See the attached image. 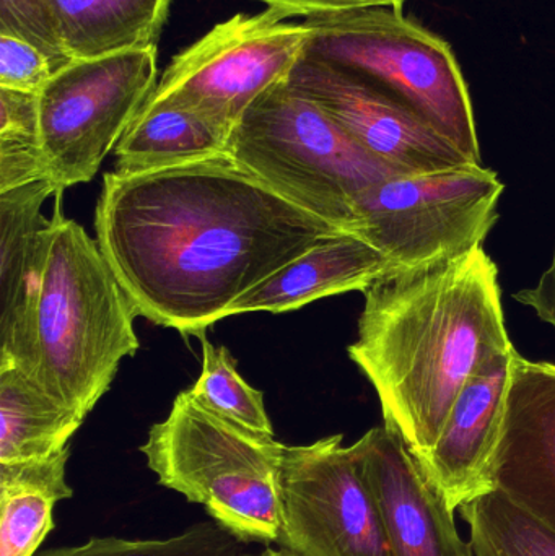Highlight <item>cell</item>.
<instances>
[{
	"mask_svg": "<svg viewBox=\"0 0 555 556\" xmlns=\"http://www.w3.org/2000/svg\"><path fill=\"white\" fill-rule=\"evenodd\" d=\"M72 61L159 46L172 0H49Z\"/></svg>",
	"mask_w": 555,
	"mask_h": 556,
	"instance_id": "obj_18",
	"label": "cell"
},
{
	"mask_svg": "<svg viewBox=\"0 0 555 556\" xmlns=\"http://www.w3.org/2000/svg\"><path fill=\"white\" fill-rule=\"evenodd\" d=\"M305 54L367 78L419 114L471 162L482 163L475 108L449 42L393 7L303 18Z\"/></svg>",
	"mask_w": 555,
	"mask_h": 556,
	"instance_id": "obj_6",
	"label": "cell"
},
{
	"mask_svg": "<svg viewBox=\"0 0 555 556\" xmlns=\"http://www.w3.org/2000/svg\"><path fill=\"white\" fill-rule=\"evenodd\" d=\"M71 450L41 459L0 463V556H36L54 529L59 502L72 498Z\"/></svg>",
	"mask_w": 555,
	"mask_h": 556,
	"instance_id": "obj_17",
	"label": "cell"
},
{
	"mask_svg": "<svg viewBox=\"0 0 555 556\" xmlns=\"http://www.w3.org/2000/svg\"><path fill=\"white\" fill-rule=\"evenodd\" d=\"M287 85L398 172H439L475 163L406 104L348 68L303 55Z\"/></svg>",
	"mask_w": 555,
	"mask_h": 556,
	"instance_id": "obj_11",
	"label": "cell"
},
{
	"mask_svg": "<svg viewBox=\"0 0 555 556\" xmlns=\"http://www.w3.org/2000/svg\"><path fill=\"white\" fill-rule=\"evenodd\" d=\"M504 191L482 163L401 173L358 195L354 235L381 253L391 273L439 266L482 247Z\"/></svg>",
	"mask_w": 555,
	"mask_h": 556,
	"instance_id": "obj_7",
	"label": "cell"
},
{
	"mask_svg": "<svg viewBox=\"0 0 555 556\" xmlns=\"http://www.w3.org/2000/svg\"><path fill=\"white\" fill-rule=\"evenodd\" d=\"M459 513L469 526L475 556H555L553 529L499 490L472 496Z\"/></svg>",
	"mask_w": 555,
	"mask_h": 556,
	"instance_id": "obj_21",
	"label": "cell"
},
{
	"mask_svg": "<svg viewBox=\"0 0 555 556\" xmlns=\"http://www.w3.org/2000/svg\"><path fill=\"white\" fill-rule=\"evenodd\" d=\"M228 137L195 114L176 108H142L114 149L121 176L163 172L227 156Z\"/></svg>",
	"mask_w": 555,
	"mask_h": 556,
	"instance_id": "obj_19",
	"label": "cell"
},
{
	"mask_svg": "<svg viewBox=\"0 0 555 556\" xmlns=\"http://www.w3.org/2000/svg\"><path fill=\"white\" fill-rule=\"evenodd\" d=\"M515 300L531 307L543 323L550 324L555 330V244L547 269L541 274L533 287L518 291Z\"/></svg>",
	"mask_w": 555,
	"mask_h": 556,
	"instance_id": "obj_27",
	"label": "cell"
},
{
	"mask_svg": "<svg viewBox=\"0 0 555 556\" xmlns=\"http://www.w3.org/2000/svg\"><path fill=\"white\" fill-rule=\"evenodd\" d=\"M59 189L51 179L0 194V368L35 371V314L48 256L51 218L42 205Z\"/></svg>",
	"mask_w": 555,
	"mask_h": 556,
	"instance_id": "obj_14",
	"label": "cell"
},
{
	"mask_svg": "<svg viewBox=\"0 0 555 556\" xmlns=\"http://www.w3.org/2000/svg\"><path fill=\"white\" fill-rule=\"evenodd\" d=\"M54 74L41 49L16 36L0 35V88L39 94Z\"/></svg>",
	"mask_w": 555,
	"mask_h": 556,
	"instance_id": "obj_26",
	"label": "cell"
},
{
	"mask_svg": "<svg viewBox=\"0 0 555 556\" xmlns=\"http://www.w3.org/2000/svg\"><path fill=\"white\" fill-rule=\"evenodd\" d=\"M342 441L286 446L276 545L297 556H394L357 450Z\"/></svg>",
	"mask_w": 555,
	"mask_h": 556,
	"instance_id": "obj_10",
	"label": "cell"
},
{
	"mask_svg": "<svg viewBox=\"0 0 555 556\" xmlns=\"http://www.w3.org/2000/svg\"><path fill=\"white\" fill-rule=\"evenodd\" d=\"M391 273L390 263L374 247L344 233L297 257L269 278L238 298L227 316L287 313L335 294L362 291Z\"/></svg>",
	"mask_w": 555,
	"mask_h": 556,
	"instance_id": "obj_16",
	"label": "cell"
},
{
	"mask_svg": "<svg viewBox=\"0 0 555 556\" xmlns=\"http://www.w3.org/2000/svg\"><path fill=\"white\" fill-rule=\"evenodd\" d=\"M36 556H248L247 544L217 522L202 521L168 539L127 541L93 538L80 545L49 548Z\"/></svg>",
	"mask_w": 555,
	"mask_h": 556,
	"instance_id": "obj_24",
	"label": "cell"
},
{
	"mask_svg": "<svg viewBox=\"0 0 555 556\" xmlns=\"http://www.w3.org/2000/svg\"><path fill=\"white\" fill-rule=\"evenodd\" d=\"M283 10L238 13L175 55L142 108L188 111L230 139L248 110L289 80L308 28Z\"/></svg>",
	"mask_w": 555,
	"mask_h": 556,
	"instance_id": "obj_8",
	"label": "cell"
},
{
	"mask_svg": "<svg viewBox=\"0 0 555 556\" xmlns=\"http://www.w3.org/2000/svg\"><path fill=\"white\" fill-rule=\"evenodd\" d=\"M0 35L31 42L51 59L55 72L72 62L49 0H0Z\"/></svg>",
	"mask_w": 555,
	"mask_h": 556,
	"instance_id": "obj_25",
	"label": "cell"
},
{
	"mask_svg": "<svg viewBox=\"0 0 555 556\" xmlns=\"http://www.w3.org/2000/svg\"><path fill=\"white\" fill-rule=\"evenodd\" d=\"M286 444L227 420L191 392L150 428L140 453L165 489L202 506L243 544H277L282 521Z\"/></svg>",
	"mask_w": 555,
	"mask_h": 556,
	"instance_id": "obj_4",
	"label": "cell"
},
{
	"mask_svg": "<svg viewBox=\"0 0 555 556\" xmlns=\"http://www.w3.org/2000/svg\"><path fill=\"white\" fill-rule=\"evenodd\" d=\"M227 153L280 198L351 235L357 225L358 195L401 175L362 149L287 81L270 88L244 113L228 139Z\"/></svg>",
	"mask_w": 555,
	"mask_h": 556,
	"instance_id": "obj_5",
	"label": "cell"
},
{
	"mask_svg": "<svg viewBox=\"0 0 555 556\" xmlns=\"http://www.w3.org/2000/svg\"><path fill=\"white\" fill-rule=\"evenodd\" d=\"M354 446L394 556H475L459 538L456 509L400 434L383 425Z\"/></svg>",
	"mask_w": 555,
	"mask_h": 556,
	"instance_id": "obj_12",
	"label": "cell"
},
{
	"mask_svg": "<svg viewBox=\"0 0 555 556\" xmlns=\"http://www.w3.org/2000/svg\"><path fill=\"white\" fill-rule=\"evenodd\" d=\"M518 355L515 349L497 356L466 384L422 463L453 509L485 492V473L501 437Z\"/></svg>",
	"mask_w": 555,
	"mask_h": 556,
	"instance_id": "obj_15",
	"label": "cell"
},
{
	"mask_svg": "<svg viewBox=\"0 0 555 556\" xmlns=\"http://www.w3.org/2000/svg\"><path fill=\"white\" fill-rule=\"evenodd\" d=\"M364 296L349 356L377 391L384 427L424 463L466 384L515 350L497 266L479 247L439 266L390 273Z\"/></svg>",
	"mask_w": 555,
	"mask_h": 556,
	"instance_id": "obj_2",
	"label": "cell"
},
{
	"mask_svg": "<svg viewBox=\"0 0 555 556\" xmlns=\"http://www.w3.org/2000/svg\"><path fill=\"white\" fill-rule=\"evenodd\" d=\"M48 256L35 314L33 379L87 418L110 391L126 356L136 355L139 316L97 240L62 214L55 194Z\"/></svg>",
	"mask_w": 555,
	"mask_h": 556,
	"instance_id": "obj_3",
	"label": "cell"
},
{
	"mask_svg": "<svg viewBox=\"0 0 555 556\" xmlns=\"http://www.w3.org/2000/svg\"><path fill=\"white\" fill-rule=\"evenodd\" d=\"M202 372L191 389L192 397L215 414L261 434L274 433L264 405L263 392L251 388L237 369L225 346H215L202 337Z\"/></svg>",
	"mask_w": 555,
	"mask_h": 556,
	"instance_id": "obj_23",
	"label": "cell"
},
{
	"mask_svg": "<svg viewBox=\"0 0 555 556\" xmlns=\"http://www.w3.org/2000/svg\"><path fill=\"white\" fill-rule=\"evenodd\" d=\"M49 178L38 94L0 88V194Z\"/></svg>",
	"mask_w": 555,
	"mask_h": 556,
	"instance_id": "obj_22",
	"label": "cell"
},
{
	"mask_svg": "<svg viewBox=\"0 0 555 556\" xmlns=\"http://www.w3.org/2000/svg\"><path fill=\"white\" fill-rule=\"evenodd\" d=\"M94 231L137 314L199 339L251 288L345 233L228 155L143 175L106 173Z\"/></svg>",
	"mask_w": 555,
	"mask_h": 556,
	"instance_id": "obj_1",
	"label": "cell"
},
{
	"mask_svg": "<svg viewBox=\"0 0 555 556\" xmlns=\"http://www.w3.org/2000/svg\"><path fill=\"white\" fill-rule=\"evenodd\" d=\"M261 2L266 3L267 9L283 10L292 18L293 16L308 18V16L325 15V13L383 5L381 0H261Z\"/></svg>",
	"mask_w": 555,
	"mask_h": 556,
	"instance_id": "obj_28",
	"label": "cell"
},
{
	"mask_svg": "<svg viewBox=\"0 0 555 556\" xmlns=\"http://www.w3.org/2000/svg\"><path fill=\"white\" fill-rule=\"evenodd\" d=\"M84 421L22 369L0 368V463L62 453Z\"/></svg>",
	"mask_w": 555,
	"mask_h": 556,
	"instance_id": "obj_20",
	"label": "cell"
},
{
	"mask_svg": "<svg viewBox=\"0 0 555 556\" xmlns=\"http://www.w3.org/2000/svg\"><path fill=\"white\" fill-rule=\"evenodd\" d=\"M159 75V48L77 59L39 91L49 178L59 192L91 181L116 149Z\"/></svg>",
	"mask_w": 555,
	"mask_h": 556,
	"instance_id": "obj_9",
	"label": "cell"
},
{
	"mask_svg": "<svg viewBox=\"0 0 555 556\" xmlns=\"http://www.w3.org/2000/svg\"><path fill=\"white\" fill-rule=\"evenodd\" d=\"M499 490L555 532V365L518 355L485 492Z\"/></svg>",
	"mask_w": 555,
	"mask_h": 556,
	"instance_id": "obj_13",
	"label": "cell"
},
{
	"mask_svg": "<svg viewBox=\"0 0 555 556\" xmlns=\"http://www.w3.org/2000/svg\"><path fill=\"white\" fill-rule=\"evenodd\" d=\"M248 556H297V555H293L292 552L286 551V548H280V547L274 548V547H270V545H269V547L264 548V551L261 552V554L248 555Z\"/></svg>",
	"mask_w": 555,
	"mask_h": 556,
	"instance_id": "obj_29",
	"label": "cell"
},
{
	"mask_svg": "<svg viewBox=\"0 0 555 556\" xmlns=\"http://www.w3.org/2000/svg\"><path fill=\"white\" fill-rule=\"evenodd\" d=\"M384 7H393V9H401L406 0H381Z\"/></svg>",
	"mask_w": 555,
	"mask_h": 556,
	"instance_id": "obj_30",
	"label": "cell"
}]
</instances>
